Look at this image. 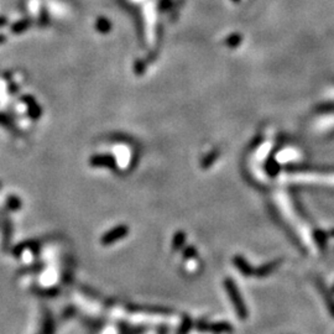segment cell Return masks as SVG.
I'll return each instance as SVG.
<instances>
[{"mask_svg":"<svg viewBox=\"0 0 334 334\" xmlns=\"http://www.w3.org/2000/svg\"><path fill=\"white\" fill-rule=\"evenodd\" d=\"M127 234H129V226L125 225V224H119L103 235L100 243L103 246H111L115 244L116 241L124 239L125 237H127Z\"/></svg>","mask_w":334,"mask_h":334,"instance_id":"cell-1","label":"cell"},{"mask_svg":"<svg viewBox=\"0 0 334 334\" xmlns=\"http://www.w3.org/2000/svg\"><path fill=\"white\" fill-rule=\"evenodd\" d=\"M89 165L92 167H107L109 170H116L118 169V163L114 156L108 154L102 155H93L89 159Z\"/></svg>","mask_w":334,"mask_h":334,"instance_id":"cell-2","label":"cell"},{"mask_svg":"<svg viewBox=\"0 0 334 334\" xmlns=\"http://www.w3.org/2000/svg\"><path fill=\"white\" fill-rule=\"evenodd\" d=\"M224 285H225L226 291H228V293H229L230 300L233 301V304H234L235 308H237L239 316H240V317H244V316H245V312H244V306H243V303H241L240 296H239V293H238L237 287L234 286L232 280H229V279L225 280V284Z\"/></svg>","mask_w":334,"mask_h":334,"instance_id":"cell-3","label":"cell"},{"mask_svg":"<svg viewBox=\"0 0 334 334\" xmlns=\"http://www.w3.org/2000/svg\"><path fill=\"white\" fill-rule=\"evenodd\" d=\"M21 100L25 103L26 108H28V113L29 116L33 120H37V119L41 118L42 114V109L41 107L39 105V103L36 102V99L31 95H22Z\"/></svg>","mask_w":334,"mask_h":334,"instance_id":"cell-4","label":"cell"},{"mask_svg":"<svg viewBox=\"0 0 334 334\" xmlns=\"http://www.w3.org/2000/svg\"><path fill=\"white\" fill-rule=\"evenodd\" d=\"M11 237H13V226H11L10 219H5L3 223V248L6 249L10 244Z\"/></svg>","mask_w":334,"mask_h":334,"instance_id":"cell-5","label":"cell"},{"mask_svg":"<svg viewBox=\"0 0 334 334\" xmlns=\"http://www.w3.org/2000/svg\"><path fill=\"white\" fill-rule=\"evenodd\" d=\"M31 24H32L31 19H22L20 20V21L14 22V24L11 25V32L16 33V35L25 32L28 29L31 28Z\"/></svg>","mask_w":334,"mask_h":334,"instance_id":"cell-6","label":"cell"},{"mask_svg":"<svg viewBox=\"0 0 334 334\" xmlns=\"http://www.w3.org/2000/svg\"><path fill=\"white\" fill-rule=\"evenodd\" d=\"M95 30L100 33H108L111 30V20L103 16L98 17V20L95 21Z\"/></svg>","mask_w":334,"mask_h":334,"instance_id":"cell-7","label":"cell"},{"mask_svg":"<svg viewBox=\"0 0 334 334\" xmlns=\"http://www.w3.org/2000/svg\"><path fill=\"white\" fill-rule=\"evenodd\" d=\"M21 207L22 202L17 196L10 194V196L6 198V208H8L9 210H11V212H16V210L21 209Z\"/></svg>","mask_w":334,"mask_h":334,"instance_id":"cell-8","label":"cell"},{"mask_svg":"<svg viewBox=\"0 0 334 334\" xmlns=\"http://www.w3.org/2000/svg\"><path fill=\"white\" fill-rule=\"evenodd\" d=\"M186 241V234L183 232H177L172 239V249L174 250H180Z\"/></svg>","mask_w":334,"mask_h":334,"instance_id":"cell-9","label":"cell"},{"mask_svg":"<svg viewBox=\"0 0 334 334\" xmlns=\"http://www.w3.org/2000/svg\"><path fill=\"white\" fill-rule=\"evenodd\" d=\"M0 125H3L4 127H6V129L9 130H15V125L14 122H13V119L4 113H0Z\"/></svg>","mask_w":334,"mask_h":334,"instance_id":"cell-10","label":"cell"},{"mask_svg":"<svg viewBox=\"0 0 334 334\" xmlns=\"http://www.w3.org/2000/svg\"><path fill=\"white\" fill-rule=\"evenodd\" d=\"M217 158H218V151L210 152L208 156H206V158L202 160V167H203V169H208V167H209V166L213 163V161L216 160Z\"/></svg>","mask_w":334,"mask_h":334,"instance_id":"cell-11","label":"cell"},{"mask_svg":"<svg viewBox=\"0 0 334 334\" xmlns=\"http://www.w3.org/2000/svg\"><path fill=\"white\" fill-rule=\"evenodd\" d=\"M146 69V61H143V60H136L135 66H134V71H135L136 75H143Z\"/></svg>","mask_w":334,"mask_h":334,"instance_id":"cell-12","label":"cell"},{"mask_svg":"<svg viewBox=\"0 0 334 334\" xmlns=\"http://www.w3.org/2000/svg\"><path fill=\"white\" fill-rule=\"evenodd\" d=\"M191 328V319L188 317L183 318V322L181 323L180 329H178V333L177 334H187L188 331Z\"/></svg>","mask_w":334,"mask_h":334,"instance_id":"cell-13","label":"cell"},{"mask_svg":"<svg viewBox=\"0 0 334 334\" xmlns=\"http://www.w3.org/2000/svg\"><path fill=\"white\" fill-rule=\"evenodd\" d=\"M44 333L45 334L53 333V320L51 319L50 315H48V319H45V322H44Z\"/></svg>","mask_w":334,"mask_h":334,"instance_id":"cell-14","label":"cell"},{"mask_svg":"<svg viewBox=\"0 0 334 334\" xmlns=\"http://www.w3.org/2000/svg\"><path fill=\"white\" fill-rule=\"evenodd\" d=\"M174 6V1L172 0H160L159 3V9L160 11H167Z\"/></svg>","mask_w":334,"mask_h":334,"instance_id":"cell-15","label":"cell"},{"mask_svg":"<svg viewBox=\"0 0 334 334\" xmlns=\"http://www.w3.org/2000/svg\"><path fill=\"white\" fill-rule=\"evenodd\" d=\"M196 255H197V252H196V249H194L193 246H187V248L183 250V256L187 257V259L196 256Z\"/></svg>","mask_w":334,"mask_h":334,"instance_id":"cell-16","label":"cell"},{"mask_svg":"<svg viewBox=\"0 0 334 334\" xmlns=\"http://www.w3.org/2000/svg\"><path fill=\"white\" fill-rule=\"evenodd\" d=\"M47 24H48V14H47L44 9H42L41 16H40V20H39V25L44 28V26H47Z\"/></svg>","mask_w":334,"mask_h":334,"instance_id":"cell-17","label":"cell"},{"mask_svg":"<svg viewBox=\"0 0 334 334\" xmlns=\"http://www.w3.org/2000/svg\"><path fill=\"white\" fill-rule=\"evenodd\" d=\"M6 22H8V19H6V17L0 16V28H3V26H5Z\"/></svg>","mask_w":334,"mask_h":334,"instance_id":"cell-18","label":"cell"},{"mask_svg":"<svg viewBox=\"0 0 334 334\" xmlns=\"http://www.w3.org/2000/svg\"><path fill=\"white\" fill-rule=\"evenodd\" d=\"M5 40H6V37L4 36V35H1V33H0V44H3V42H5Z\"/></svg>","mask_w":334,"mask_h":334,"instance_id":"cell-19","label":"cell"},{"mask_svg":"<svg viewBox=\"0 0 334 334\" xmlns=\"http://www.w3.org/2000/svg\"><path fill=\"white\" fill-rule=\"evenodd\" d=\"M160 334H165V331H162V332H161V333Z\"/></svg>","mask_w":334,"mask_h":334,"instance_id":"cell-20","label":"cell"},{"mask_svg":"<svg viewBox=\"0 0 334 334\" xmlns=\"http://www.w3.org/2000/svg\"><path fill=\"white\" fill-rule=\"evenodd\" d=\"M0 188H1V182H0Z\"/></svg>","mask_w":334,"mask_h":334,"instance_id":"cell-21","label":"cell"}]
</instances>
